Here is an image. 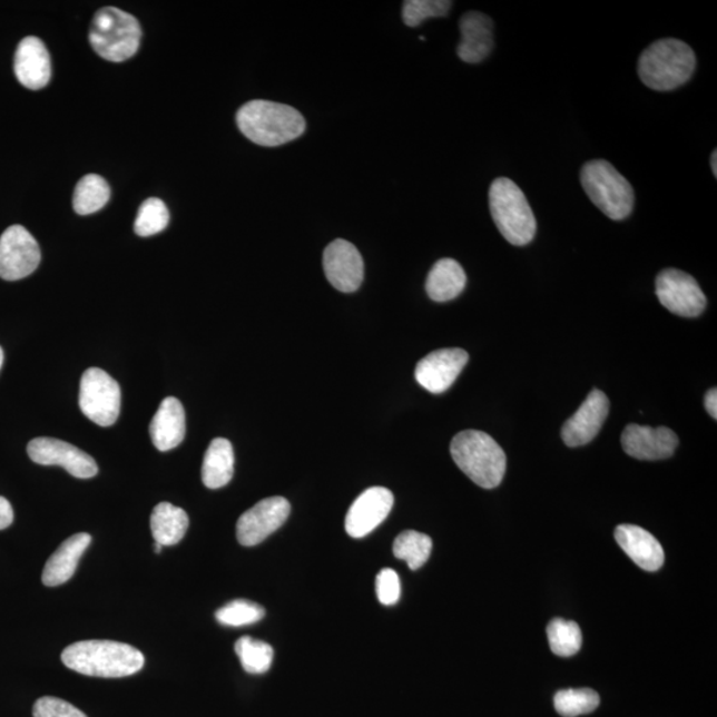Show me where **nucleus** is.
Instances as JSON below:
<instances>
[{
	"mask_svg": "<svg viewBox=\"0 0 717 717\" xmlns=\"http://www.w3.org/2000/svg\"><path fill=\"white\" fill-rule=\"evenodd\" d=\"M61 661L70 670L95 678L130 677L145 665L140 650L114 640H82L68 646Z\"/></svg>",
	"mask_w": 717,
	"mask_h": 717,
	"instance_id": "obj_1",
	"label": "nucleus"
},
{
	"mask_svg": "<svg viewBox=\"0 0 717 717\" xmlns=\"http://www.w3.org/2000/svg\"><path fill=\"white\" fill-rule=\"evenodd\" d=\"M237 126L247 139L261 147H279L298 139L306 120L293 107L268 100H252L237 112Z\"/></svg>",
	"mask_w": 717,
	"mask_h": 717,
	"instance_id": "obj_2",
	"label": "nucleus"
},
{
	"mask_svg": "<svg viewBox=\"0 0 717 717\" xmlns=\"http://www.w3.org/2000/svg\"><path fill=\"white\" fill-rule=\"evenodd\" d=\"M696 57L691 47L679 39H660L640 55V80L654 91H672L691 79Z\"/></svg>",
	"mask_w": 717,
	"mask_h": 717,
	"instance_id": "obj_3",
	"label": "nucleus"
},
{
	"mask_svg": "<svg viewBox=\"0 0 717 717\" xmlns=\"http://www.w3.org/2000/svg\"><path fill=\"white\" fill-rule=\"evenodd\" d=\"M451 454L461 471L481 488H498L505 475L507 454L485 432H460L452 440Z\"/></svg>",
	"mask_w": 717,
	"mask_h": 717,
	"instance_id": "obj_4",
	"label": "nucleus"
},
{
	"mask_svg": "<svg viewBox=\"0 0 717 717\" xmlns=\"http://www.w3.org/2000/svg\"><path fill=\"white\" fill-rule=\"evenodd\" d=\"M489 208L502 237L514 246L532 243L537 232L534 213L512 179H494L489 189Z\"/></svg>",
	"mask_w": 717,
	"mask_h": 717,
	"instance_id": "obj_5",
	"label": "nucleus"
},
{
	"mask_svg": "<svg viewBox=\"0 0 717 717\" xmlns=\"http://www.w3.org/2000/svg\"><path fill=\"white\" fill-rule=\"evenodd\" d=\"M141 36L140 23L134 16L116 7H105L96 12L89 41L99 57L120 63L139 50Z\"/></svg>",
	"mask_w": 717,
	"mask_h": 717,
	"instance_id": "obj_6",
	"label": "nucleus"
},
{
	"mask_svg": "<svg viewBox=\"0 0 717 717\" xmlns=\"http://www.w3.org/2000/svg\"><path fill=\"white\" fill-rule=\"evenodd\" d=\"M581 184L591 203L613 220L631 215L636 195L627 179L605 160L586 163L581 170Z\"/></svg>",
	"mask_w": 717,
	"mask_h": 717,
	"instance_id": "obj_7",
	"label": "nucleus"
},
{
	"mask_svg": "<svg viewBox=\"0 0 717 717\" xmlns=\"http://www.w3.org/2000/svg\"><path fill=\"white\" fill-rule=\"evenodd\" d=\"M79 405L91 422L101 426L114 425L121 410L119 383L101 369H88L81 376Z\"/></svg>",
	"mask_w": 717,
	"mask_h": 717,
	"instance_id": "obj_8",
	"label": "nucleus"
},
{
	"mask_svg": "<svg viewBox=\"0 0 717 717\" xmlns=\"http://www.w3.org/2000/svg\"><path fill=\"white\" fill-rule=\"evenodd\" d=\"M655 287L661 305L675 315L696 318L706 310L705 293L701 292L698 282L685 272L666 268L658 274Z\"/></svg>",
	"mask_w": 717,
	"mask_h": 717,
	"instance_id": "obj_9",
	"label": "nucleus"
},
{
	"mask_svg": "<svg viewBox=\"0 0 717 717\" xmlns=\"http://www.w3.org/2000/svg\"><path fill=\"white\" fill-rule=\"evenodd\" d=\"M40 247L32 234L20 225L10 226L0 237V278L19 281L37 271Z\"/></svg>",
	"mask_w": 717,
	"mask_h": 717,
	"instance_id": "obj_10",
	"label": "nucleus"
},
{
	"mask_svg": "<svg viewBox=\"0 0 717 717\" xmlns=\"http://www.w3.org/2000/svg\"><path fill=\"white\" fill-rule=\"evenodd\" d=\"M27 453L33 463L65 468L76 479H92L99 472L94 458L79 448L58 439H33L27 446Z\"/></svg>",
	"mask_w": 717,
	"mask_h": 717,
	"instance_id": "obj_11",
	"label": "nucleus"
},
{
	"mask_svg": "<svg viewBox=\"0 0 717 717\" xmlns=\"http://www.w3.org/2000/svg\"><path fill=\"white\" fill-rule=\"evenodd\" d=\"M289 502L284 498L262 500L239 517L237 538L243 547H255L278 530L289 515Z\"/></svg>",
	"mask_w": 717,
	"mask_h": 717,
	"instance_id": "obj_12",
	"label": "nucleus"
},
{
	"mask_svg": "<svg viewBox=\"0 0 717 717\" xmlns=\"http://www.w3.org/2000/svg\"><path fill=\"white\" fill-rule=\"evenodd\" d=\"M324 274L341 293H355L364 279L362 254L346 239H335L323 254Z\"/></svg>",
	"mask_w": 717,
	"mask_h": 717,
	"instance_id": "obj_13",
	"label": "nucleus"
},
{
	"mask_svg": "<svg viewBox=\"0 0 717 717\" xmlns=\"http://www.w3.org/2000/svg\"><path fill=\"white\" fill-rule=\"evenodd\" d=\"M469 361L466 351L443 348L426 355L416 365L415 377L420 385L432 394H443L464 370Z\"/></svg>",
	"mask_w": 717,
	"mask_h": 717,
	"instance_id": "obj_14",
	"label": "nucleus"
},
{
	"mask_svg": "<svg viewBox=\"0 0 717 717\" xmlns=\"http://www.w3.org/2000/svg\"><path fill=\"white\" fill-rule=\"evenodd\" d=\"M394 507V494L387 488L374 487L364 491L348 509L346 532L353 538H363L387 519Z\"/></svg>",
	"mask_w": 717,
	"mask_h": 717,
	"instance_id": "obj_15",
	"label": "nucleus"
},
{
	"mask_svg": "<svg viewBox=\"0 0 717 717\" xmlns=\"http://www.w3.org/2000/svg\"><path fill=\"white\" fill-rule=\"evenodd\" d=\"M610 402L602 391L592 390L579 410L562 426V440L576 448L591 443L608 419Z\"/></svg>",
	"mask_w": 717,
	"mask_h": 717,
	"instance_id": "obj_16",
	"label": "nucleus"
},
{
	"mask_svg": "<svg viewBox=\"0 0 717 717\" xmlns=\"http://www.w3.org/2000/svg\"><path fill=\"white\" fill-rule=\"evenodd\" d=\"M678 444L677 434L666 426L651 429V426L630 424L622 433L625 452L638 460L655 461L671 458Z\"/></svg>",
	"mask_w": 717,
	"mask_h": 717,
	"instance_id": "obj_17",
	"label": "nucleus"
},
{
	"mask_svg": "<svg viewBox=\"0 0 717 717\" xmlns=\"http://www.w3.org/2000/svg\"><path fill=\"white\" fill-rule=\"evenodd\" d=\"M493 20L485 13L478 11L464 13L460 20L459 58L468 65L484 61L493 50Z\"/></svg>",
	"mask_w": 717,
	"mask_h": 717,
	"instance_id": "obj_18",
	"label": "nucleus"
},
{
	"mask_svg": "<svg viewBox=\"0 0 717 717\" xmlns=\"http://www.w3.org/2000/svg\"><path fill=\"white\" fill-rule=\"evenodd\" d=\"M13 68L20 85L32 91L45 88L51 79V59L43 41L37 37L20 41Z\"/></svg>",
	"mask_w": 717,
	"mask_h": 717,
	"instance_id": "obj_19",
	"label": "nucleus"
},
{
	"mask_svg": "<svg viewBox=\"0 0 717 717\" xmlns=\"http://www.w3.org/2000/svg\"><path fill=\"white\" fill-rule=\"evenodd\" d=\"M616 540L640 569L657 571L664 567V548L647 530L636 526H619L616 529Z\"/></svg>",
	"mask_w": 717,
	"mask_h": 717,
	"instance_id": "obj_20",
	"label": "nucleus"
},
{
	"mask_svg": "<svg viewBox=\"0 0 717 717\" xmlns=\"http://www.w3.org/2000/svg\"><path fill=\"white\" fill-rule=\"evenodd\" d=\"M150 438L160 452L175 450L183 443L186 433L185 411L176 397L163 400L150 423Z\"/></svg>",
	"mask_w": 717,
	"mask_h": 717,
	"instance_id": "obj_21",
	"label": "nucleus"
},
{
	"mask_svg": "<svg viewBox=\"0 0 717 717\" xmlns=\"http://www.w3.org/2000/svg\"><path fill=\"white\" fill-rule=\"evenodd\" d=\"M91 542L92 537L88 533H78L67 538L59 549L48 558L41 581L48 588H57V586L70 581L78 569L80 558Z\"/></svg>",
	"mask_w": 717,
	"mask_h": 717,
	"instance_id": "obj_22",
	"label": "nucleus"
},
{
	"mask_svg": "<svg viewBox=\"0 0 717 717\" xmlns=\"http://www.w3.org/2000/svg\"><path fill=\"white\" fill-rule=\"evenodd\" d=\"M466 274L458 261L444 258L431 268L425 282L426 294L434 302H450L464 292Z\"/></svg>",
	"mask_w": 717,
	"mask_h": 717,
	"instance_id": "obj_23",
	"label": "nucleus"
},
{
	"mask_svg": "<svg viewBox=\"0 0 717 717\" xmlns=\"http://www.w3.org/2000/svg\"><path fill=\"white\" fill-rule=\"evenodd\" d=\"M202 474L206 488L219 489L229 484L234 474V451L229 440L218 438L212 441L205 453Z\"/></svg>",
	"mask_w": 717,
	"mask_h": 717,
	"instance_id": "obj_24",
	"label": "nucleus"
},
{
	"mask_svg": "<svg viewBox=\"0 0 717 717\" xmlns=\"http://www.w3.org/2000/svg\"><path fill=\"white\" fill-rule=\"evenodd\" d=\"M189 528V517L185 510L169 502H161L150 517V529L155 541L163 547H174L183 540Z\"/></svg>",
	"mask_w": 717,
	"mask_h": 717,
	"instance_id": "obj_25",
	"label": "nucleus"
},
{
	"mask_svg": "<svg viewBox=\"0 0 717 717\" xmlns=\"http://www.w3.org/2000/svg\"><path fill=\"white\" fill-rule=\"evenodd\" d=\"M109 185L98 175H87L80 179L73 193V209L80 216L94 215L108 204Z\"/></svg>",
	"mask_w": 717,
	"mask_h": 717,
	"instance_id": "obj_26",
	"label": "nucleus"
},
{
	"mask_svg": "<svg viewBox=\"0 0 717 717\" xmlns=\"http://www.w3.org/2000/svg\"><path fill=\"white\" fill-rule=\"evenodd\" d=\"M432 547L431 537L415 530H406L396 538L394 554L399 560L409 563L411 570H419L429 561Z\"/></svg>",
	"mask_w": 717,
	"mask_h": 717,
	"instance_id": "obj_27",
	"label": "nucleus"
},
{
	"mask_svg": "<svg viewBox=\"0 0 717 717\" xmlns=\"http://www.w3.org/2000/svg\"><path fill=\"white\" fill-rule=\"evenodd\" d=\"M550 650L558 657H573L582 647V631L576 622L557 618L548 626Z\"/></svg>",
	"mask_w": 717,
	"mask_h": 717,
	"instance_id": "obj_28",
	"label": "nucleus"
},
{
	"mask_svg": "<svg viewBox=\"0 0 717 717\" xmlns=\"http://www.w3.org/2000/svg\"><path fill=\"white\" fill-rule=\"evenodd\" d=\"M236 652L246 672L259 675L271 670L274 658L271 645L252 637H243L237 640Z\"/></svg>",
	"mask_w": 717,
	"mask_h": 717,
	"instance_id": "obj_29",
	"label": "nucleus"
},
{
	"mask_svg": "<svg viewBox=\"0 0 717 717\" xmlns=\"http://www.w3.org/2000/svg\"><path fill=\"white\" fill-rule=\"evenodd\" d=\"M599 695L590 688L563 689L554 696L557 713L563 717H577L596 711Z\"/></svg>",
	"mask_w": 717,
	"mask_h": 717,
	"instance_id": "obj_30",
	"label": "nucleus"
},
{
	"mask_svg": "<svg viewBox=\"0 0 717 717\" xmlns=\"http://www.w3.org/2000/svg\"><path fill=\"white\" fill-rule=\"evenodd\" d=\"M169 224V212L161 199L149 198L137 213L135 232L137 236L150 237L161 233Z\"/></svg>",
	"mask_w": 717,
	"mask_h": 717,
	"instance_id": "obj_31",
	"label": "nucleus"
},
{
	"mask_svg": "<svg viewBox=\"0 0 717 717\" xmlns=\"http://www.w3.org/2000/svg\"><path fill=\"white\" fill-rule=\"evenodd\" d=\"M265 610L258 603L245 601V599H237L224 606L216 613V618L220 625L232 627L251 626L264 619Z\"/></svg>",
	"mask_w": 717,
	"mask_h": 717,
	"instance_id": "obj_32",
	"label": "nucleus"
},
{
	"mask_svg": "<svg viewBox=\"0 0 717 717\" xmlns=\"http://www.w3.org/2000/svg\"><path fill=\"white\" fill-rule=\"evenodd\" d=\"M450 0H406L403 20L409 27H418L431 18H444L452 9Z\"/></svg>",
	"mask_w": 717,
	"mask_h": 717,
	"instance_id": "obj_33",
	"label": "nucleus"
},
{
	"mask_svg": "<svg viewBox=\"0 0 717 717\" xmlns=\"http://www.w3.org/2000/svg\"><path fill=\"white\" fill-rule=\"evenodd\" d=\"M33 717H88L80 709L66 700L45 696L37 700L32 709Z\"/></svg>",
	"mask_w": 717,
	"mask_h": 717,
	"instance_id": "obj_34",
	"label": "nucleus"
},
{
	"mask_svg": "<svg viewBox=\"0 0 717 717\" xmlns=\"http://www.w3.org/2000/svg\"><path fill=\"white\" fill-rule=\"evenodd\" d=\"M400 579L395 570L384 569L376 577V595L384 606L397 603L400 599Z\"/></svg>",
	"mask_w": 717,
	"mask_h": 717,
	"instance_id": "obj_35",
	"label": "nucleus"
},
{
	"mask_svg": "<svg viewBox=\"0 0 717 717\" xmlns=\"http://www.w3.org/2000/svg\"><path fill=\"white\" fill-rule=\"evenodd\" d=\"M13 510L9 500L0 498V530L11 527Z\"/></svg>",
	"mask_w": 717,
	"mask_h": 717,
	"instance_id": "obj_36",
	"label": "nucleus"
},
{
	"mask_svg": "<svg viewBox=\"0 0 717 717\" xmlns=\"http://www.w3.org/2000/svg\"><path fill=\"white\" fill-rule=\"evenodd\" d=\"M705 406L709 415L715 420L717 419V391L711 389L707 392L705 397Z\"/></svg>",
	"mask_w": 717,
	"mask_h": 717,
	"instance_id": "obj_37",
	"label": "nucleus"
},
{
	"mask_svg": "<svg viewBox=\"0 0 717 717\" xmlns=\"http://www.w3.org/2000/svg\"><path fill=\"white\" fill-rule=\"evenodd\" d=\"M716 160H717V151L714 150V154L711 156V168H713L715 177L717 175V161Z\"/></svg>",
	"mask_w": 717,
	"mask_h": 717,
	"instance_id": "obj_38",
	"label": "nucleus"
},
{
	"mask_svg": "<svg viewBox=\"0 0 717 717\" xmlns=\"http://www.w3.org/2000/svg\"><path fill=\"white\" fill-rule=\"evenodd\" d=\"M3 361H4V354H3L2 347H0V369H2Z\"/></svg>",
	"mask_w": 717,
	"mask_h": 717,
	"instance_id": "obj_39",
	"label": "nucleus"
},
{
	"mask_svg": "<svg viewBox=\"0 0 717 717\" xmlns=\"http://www.w3.org/2000/svg\"><path fill=\"white\" fill-rule=\"evenodd\" d=\"M161 549H163V544H160V543H157V542H156V549H155V551H156V553H157V554H160V553H161Z\"/></svg>",
	"mask_w": 717,
	"mask_h": 717,
	"instance_id": "obj_40",
	"label": "nucleus"
}]
</instances>
